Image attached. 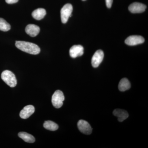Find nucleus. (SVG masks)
Wrapping results in <instances>:
<instances>
[{"label":"nucleus","instance_id":"1","mask_svg":"<svg viewBox=\"0 0 148 148\" xmlns=\"http://www.w3.org/2000/svg\"><path fill=\"white\" fill-rule=\"evenodd\" d=\"M15 46L22 51L33 55H37L40 51V49L38 46L33 43L16 41L15 42Z\"/></svg>","mask_w":148,"mask_h":148},{"label":"nucleus","instance_id":"2","mask_svg":"<svg viewBox=\"0 0 148 148\" xmlns=\"http://www.w3.org/2000/svg\"><path fill=\"white\" fill-rule=\"evenodd\" d=\"M1 77L8 85L11 87H14L17 84L16 77L13 73L8 70L2 72Z\"/></svg>","mask_w":148,"mask_h":148},{"label":"nucleus","instance_id":"3","mask_svg":"<svg viewBox=\"0 0 148 148\" xmlns=\"http://www.w3.org/2000/svg\"><path fill=\"white\" fill-rule=\"evenodd\" d=\"M65 97L63 92L60 90H56L52 96V105L56 108H60L63 105Z\"/></svg>","mask_w":148,"mask_h":148},{"label":"nucleus","instance_id":"4","mask_svg":"<svg viewBox=\"0 0 148 148\" xmlns=\"http://www.w3.org/2000/svg\"><path fill=\"white\" fill-rule=\"evenodd\" d=\"M73 7L71 4L68 3L64 5L61 10V21L64 24H66L68 21L69 17L72 16Z\"/></svg>","mask_w":148,"mask_h":148},{"label":"nucleus","instance_id":"5","mask_svg":"<svg viewBox=\"0 0 148 148\" xmlns=\"http://www.w3.org/2000/svg\"><path fill=\"white\" fill-rule=\"evenodd\" d=\"M77 126L79 131L85 135H90L92 128L88 122L84 120H80L77 123Z\"/></svg>","mask_w":148,"mask_h":148},{"label":"nucleus","instance_id":"6","mask_svg":"<svg viewBox=\"0 0 148 148\" xmlns=\"http://www.w3.org/2000/svg\"><path fill=\"white\" fill-rule=\"evenodd\" d=\"M145 39L140 36H131L128 37L125 41L127 45L134 46L143 43L145 42Z\"/></svg>","mask_w":148,"mask_h":148},{"label":"nucleus","instance_id":"7","mask_svg":"<svg viewBox=\"0 0 148 148\" xmlns=\"http://www.w3.org/2000/svg\"><path fill=\"white\" fill-rule=\"evenodd\" d=\"M104 52L102 50H97L92 56L91 64L92 67L97 68L99 66L104 58Z\"/></svg>","mask_w":148,"mask_h":148},{"label":"nucleus","instance_id":"8","mask_svg":"<svg viewBox=\"0 0 148 148\" xmlns=\"http://www.w3.org/2000/svg\"><path fill=\"white\" fill-rule=\"evenodd\" d=\"M146 8L147 6L144 4L135 2L130 5L128 9L132 13H140L145 12Z\"/></svg>","mask_w":148,"mask_h":148},{"label":"nucleus","instance_id":"9","mask_svg":"<svg viewBox=\"0 0 148 148\" xmlns=\"http://www.w3.org/2000/svg\"><path fill=\"white\" fill-rule=\"evenodd\" d=\"M35 112V108L32 105H29L24 107V108L20 112V117L23 119H27L34 113Z\"/></svg>","mask_w":148,"mask_h":148},{"label":"nucleus","instance_id":"10","mask_svg":"<svg viewBox=\"0 0 148 148\" xmlns=\"http://www.w3.org/2000/svg\"><path fill=\"white\" fill-rule=\"evenodd\" d=\"M84 53V48L81 45H75L70 49V56L73 58H75L82 56Z\"/></svg>","mask_w":148,"mask_h":148},{"label":"nucleus","instance_id":"11","mask_svg":"<svg viewBox=\"0 0 148 148\" xmlns=\"http://www.w3.org/2000/svg\"><path fill=\"white\" fill-rule=\"evenodd\" d=\"M26 33L32 37H36L38 34L40 28L38 26L35 24H30L27 25L25 29Z\"/></svg>","mask_w":148,"mask_h":148},{"label":"nucleus","instance_id":"12","mask_svg":"<svg viewBox=\"0 0 148 148\" xmlns=\"http://www.w3.org/2000/svg\"><path fill=\"white\" fill-rule=\"evenodd\" d=\"M113 114L118 118L119 122H122L127 119L128 117V114L127 111L122 109H117L113 112Z\"/></svg>","mask_w":148,"mask_h":148},{"label":"nucleus","instance_id":"13","mask_svg":"<svg viewBox=\"0 0 148 148\" xmlns=\"http://www.w3.org/2000/svg\"><path fill=\"white\" fill-rule=\"evenodd\" d=\"M46 14V11L45 9L38 8L34 10L32 13L33 18L38 20H40L44 17Z\"/></svg>","mask_w":148,"mask_h":148},{"label":"nucleus","instance_id":"14","mask_svg":"<svg viewBox=\"0 0 148 148\" xmlns=\"http://www.w3.org/2000/svg\"><path fill=\"white\" fill-rule=\"evenodd\" d=\"M131 87L130 82L127 79H122L119 84V89L121 91H125L129 89Z\"/></svg>","mask_w":148,"mask_h":148},{"label":"nucleus","instance_id":"15","mask_svg":"<svg viewBox=\"0 0 148 148\" xmlns=\"http://www.w3.org/2000/svg\"><path fill=\"white\" fill-rule=\"evenodd\" d=\"M18 136L19 138L27 142V143H32L35 142L34 137L29 133L26 132H20L18 133Z\"/></svg>","mask_w":148,"mask_h":148},{"label":"nucleus","instance_id":"16","mask_svg":"<svg viewBox=\"0 0 148 148\" xmlns=\"http://www.w3.org/2000/svg\"><path fill=\"white\" fill-rule=\"evenodd\" d=\"M43 126L45 129L51 131H55L58 128V125L51 121H47L45 122Z\"/></svg>","mask_w":148,"mask_h":148},{"label":"nucleus","instance_id":"17","mask_svg":"<svg viewBox=\"0 0 148 148\" xmlns=\"http://www.w3.org/2000/svg\"><path fill=\"white\" fill-rule=\"evenodd\" d=\"M11 29L10 24L3 18H0V30L3 32H8Z\"/></svg>","mask_w":148,"mask_h":148},{"label":"nucleus","instance_id":"18","mask_svg":"<svg viewBox=\"0 0 148 148\" xmlns=\"http://www.w3.org/2000/svg\"><path fill=\"white\" fill-rule=\"evenodd\" d=\"M113 0H106V5L109 8H110L112 4Z\"/></svg>","mask_w":148,"mask_h":148},{"label":"nucleus","instance_id":"19","mask_svg":"<svg viewBox=\"0 0 148 148\" xmlns=\"http://www.w3.org/2000/svg\"><path fill=\"white\" fill-rule=\"evenodd\" d=\"M18 0H5L6 2L8 4H13L17 3Z\"/></svg>","mask_w":148,"mask_h":148},{"label":"nucleus","instance_id":"20","mask_svg":"<svg viewBox=\"0 0 148 148\" xmlns=\"http://www.w3.org/2000/svg\"><path fill=\"white\" fill-rule=\"evenodd\" d=\"M82 1H86V0H82Z\"/></svg>","mask_w":148,"mask_h":148}]
</instances>
